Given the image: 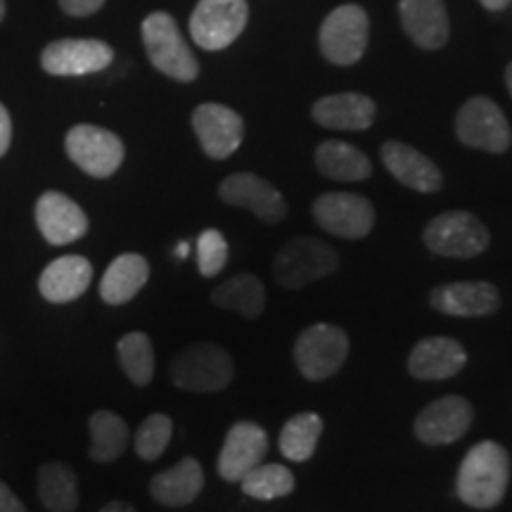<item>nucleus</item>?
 I'll return each mask as SVG.
<instances>
[{
	"mask_svg": "<svg viewBox=\"0 0 512 512\" xmlns=\"http://www.w3.org/2000/svg\"><path fill=\"white\" fill-rule=\"evenodd\" d=\"M211 304L223 311H238L245 318H259L266 309V287L254 273H240L211 292Z\"/></svg>",
	"mask_w": 512,
	"mask_h": 512,
	"instance_id": "obj_28",
	"label": "nucleus"
},
{
	"mask_svg": "<svg viewBox=\"0 0 512 512\" xmlns=\"http://www.w3.org/2000/svg\"><path fill=\"white\" fill-rule=\"evenodd\" d=\"M147 278H150V264L140 254H119L117 259L107 266L100 280V297L110 306H121L131 302L136 294L143 290Z\"/></svg>",
	"mask_w": 512,
	"mask_h": 512,
	"instance_id": "obj_25",
	"label": "nucleus"
},
{
	"mask_svg": "<svg viewBox=\"0 0 512 512\" xmlns=\"http://www.w3.org/2000/svg\"><path fill=\"white\" fill-rule=\"evenodd\" d=\"M143 43L152 67L169 79L190 83L200 74V64L185 38L181 36L176 19L166 12H152L143 22Z\"/></svg>",
	"mask_w": 512,
	"mask_h": 512,
	"instance_id": "obj_3",
	"label": "nucleus"
},
{
	"mask_svg": "<svg viewBox=\"0 0 512 512\" xmlns=\"http://www.w3.org/2000/svg\"><path fill=\"white\" fill-rule=\"evenodd\" d=\"M316 169L330 181L358 183L373 176V164L366 152L344 143V140H325L316 150Z\"/></svg>",
	"mask_w": 512,
	"mask_h": 512,
	"instance_id": "obj_26",
	"label": "nucleus"
},
{
	"mask_svg": "<svg viewBox=\"0 0 512 512\" xmlns=\"http://www.w3.org/2000/svg\"><path fill=\"white\" fill-rule=\"evenodd\" d=\"M349 358V335L339 325L316 323L299 332L294 342V363L309 382L337 375Z\"/></svg>",
	"mask_w": 512,
	"mask_h": 512,
	"instance_id": "obj_5",
	"label": "nucleus"
},
{
	"mask_svg": "<svg viewBox=\"0 0 512 512\" xmlns=\"http://www.w3.org/2000/svg\"><path fill=\"white\" fill-rule=\"evenodd\" d=\"M479 3H482L486 10H503L508 8L510 0H479Z\"/></svg>",
	"mask_w": 512,
	"mask_h": 512,
	"instance_id": "obj_39",
	"label": "nucleus"
},
{
	"mask_svg": "<svg viewBox=\"0 0 512 512\" xmlns=\"http://www.w3.org/2000/svg\"><path fill=\"white\" fill-rule=\"evenodd\" d=\"M169 375L183 392L214 394L233 382L235 363L221 344L197 342L178 351L171 361Z\"/></svg>",
	"mask_w": 512,
	"mask_h": 512,
	"instance_id": "obj_2",
	"label": "nucleus"
},
{
	"mask_svg": "<svg viewBox=\"0 0 512 512\" xmlns=\"http://www.w3.org/2000/svg\"><path fill=\"white\" fill-rule=\"evenodd\" d=\"M93 280V266L86 256L67 254L55 259L46 266V271L38 278V290L43 299L53 304H69L83 297Z\"/></svg>",
	"mask_w": 512,
	"mask_h": 512,
	"instance_id": "obj_22",
	"label": "nucleus"
},
{
	"mask_svg": "<svg viewBox=\"0 0 512 512\" xmlns=\"http://www.w3.org/2000/svg\"><path fill=\"white\" fill-rule=\"evenodd\" d=\"M242 494L256 501H275L294 491V475L280 463H261L240 479Z\"/></svg>",
	"mask_w": 512,
	"mask_h": 512,
	"instance_id": "obj_32",
	"label": "nucleus"
},
{
	"mask_svg": "<svg viewBox=\"0 0 512 512\" xmlns=\"http://www.w3.org/2000/svg\"><path fill=\"white\" fill-rule=\"evenodd\" d=\"M403 31L422 50H439L446 46L451 24H448L444 0H401Z\"/></svg>",
	"mask_w": 512,
	"mask_h": 512,
	"instance_id": "obj_21",
	"label": "nucleus"
},
{
	"mask_svg": "<svg viewBox=\"0 0 512 512\" xmlns=\"http://www.w3.org/2000/svg\"><path fill=\"white\" fill-rule=\"evenodd\" d=\"M204 489V470L200 460L183 458L181 463L159 472L150 479V494L166 508H183L190 505Z\"/></svg>",
	"mask_w": 512,
	"mask_h": 512,
	"instance_id": "obj_24",
	"label": "nucleus"
},
{
	"mask_svg": "<svg viewBox=\"0 0 512 512\" xmlns=\"http://www.w3.org/2000/svg\"><path fill=\"white\" fill-rule=\"evenodd\" d=\"M88 430H91V448H88V458L95 463H114L124 456L128 439L126 420L112 411H95L88 420Z\"/></svg>",
	"mask_w": 512,
	"mask_h": 512,
	"instance_id": "obj_29",
	"label": "nucleus"
},
{
	"mask_svg": "<svg viewBox=\"0 0 512 512\" xmlns=\"http://www.w3.org/2000/svg\"><path fill=\"white\" fill-rule=\"evenodd\" d=\"M380 152L389 174L406 185V188L432 195V192L441 190V185H444V176H441L439 166L430 157L415 150V147L399 143V140H389V143L382 145Z\"/></svg>",
	"mask_w": 512,
	"mask_h": 512,
	"instance_id": "obj_20",
	"label": "nucleus"
},
{
	"mask_svg": "<svg viewBox=\"0 0 512 512\" xmlns=\"http://www.w3.org/2000/svg\"><path fill=\"white\" fill-rule=\"evenodd\" d=\"M114 50L98 38H62L43 50L41 64L53 76H86L107 69Z\"/></svg>",
	"mask_w": 512,
	"mask_h": 512,
	"instance_id": "obj_13",
	"label": "nucleus"
},
{
	"mask_svg": "<svg viewBox=\"0 0 512 512\" xmlns=\"http://www.w3.org/2000/svg\"><path fill=\"white\" fill-rule=\"evenodd\" d=\"M67 155L83 174L93 178H110L124 164V143L117 133L93 124H79L64 140Z\"/></svg>",
	"mask_w": 512,
	"mask_h": 512,
	"instance_id": "obj_9",
	"label": "nucleus"
},
{
	"mask_svg": "<svg viewBox=\"0 0 512 512\" xmlns=\"http://www.w3.org/2000/svg\"><path fill=\"white\" fill-rule=\"evenodd\" d=\"M422 242L437 256L475 259L489 247V228L470 211H444L422 230Z\"/></svg>",
	"mask_w": 512,
	"mask_h": 512,
	"instance_id": "obj_6",
	"label": "nucleus"
},
{
	"mask_svg": "<svg viewBox=\"0 0 512 512\" xmlns=\"http://www.w3.org/2000/svg\"><path fill=\"white\" fill-rule=\"evenodd\" d=\"M430 306L444 316L482 318L501 309V292L484 280L439 285L430 292Z\"/></svg>",
	"mask_w": 512,
	"mask_h": 512,
	"instance_id": "obj_17",
	"label": "nucleus"
},
{
	"mask_svg": "<svg viewBox=\"0 0 512 512\" xmlns=\"http://www.w3.org/2000/svg\"><path fill=\"white\" fill-rule=\"evenodd\" d=\"M465 347L453 337H427L408 356V373L420 382L448 380L465 368Z\"/></svg>",
	"mask_w": 512,
	"mask_h": 512,
	"instance_id": "obj_19",
	"label": "nucleus"
},
{
	"mask_svg": "<svg viewBox=\"0 0 512 512\" xmlns=\"http://www.w3.org/2000/svg\"><path fill=\"white\" fill-rule=\"evenodd\" d=\"M192 128L204 155L211 159H228L245 138V121L240 114L219 102H204L197 107L192 112Z\"/></svg>",
	"mask_w": 512,
	"mask_h": 512,
	"instance_id": "obj_14",
	"label": "nucleus"
},
{
	"mask_svg": "<svg viewBox=\"0 0 512 512\" xmlns=\"http://www.w3.org/2000/svg\"><path fill=\"white\" fill-rule=\"evenodd\" d=\"M456 136L463 145L489 155H503L512 145V128L501 107L491 98L477 95L458 110Z\"/></svg>",
	"mask_w": 512,
	"mask_h": 512,
	"instance_id": "obj_7",
	"label": "nucleus"
},
{
	"mask_svg": "<svg viewBox=\"0 0 512 512\" xmlns=\"http://www.w3.org/2000/svg\"><path fill=\"white\" fill-rule=\"evenodd\" d=\"M178 256H181V259H185V256H188V245H185V242H181V245H178Z\"/></svg>",
	"mask_w": 512,
	"mask_h": 512,
	"instance_id": "obj_41",
	"label": "nucleus"
},
{
	"mask_svg": "<svg viewBox=\"0 0 512 512\" xmlns=\"http://www.w3.org/2000/svg\"><path fill=\"white\" fill-rule=\"evenodd\" d=\"M311 117L332 131H366L377 117V105L368 95L337 93L320 98L311 107Z\"/></svg>",
	"mask_w": 512,
	"mask_h": 512,
	"instance_id": "obj_23",
	"label": "nucleus"
},
{
	"mask_svg": "<svg viewBox=\"0 0 512 512\" xmlns=\"http://www.w3.org/2000/svg\"><path fill=\"white\" fill-rule=\"evenodd\" d=\"M510 484V456L498 441H479L458 467L456 494L467 508L491 510L501 505Z\"/></svg>",
	"mask_w": 512,
	"mask_h": 512,
	"instance_id": "obj_1",
	"label": "nucleus"
},
{
	"mask_svg": "<svg viewBox=\"0 0 512 512\" xmlns=\"http://www.w3.org/2000/svg\"><path fill=\"white\" fill-rule=\"evenodd\" d=\"M36 226L50 245H72L88 233V216L72 197L48 190L36 202Z\"/></svg>",
	"mask_w": 512,
	"mask_h": 512,
	"instance_id": "obj_18",
	"label": "nucleus"
},
{
	"mask_svg": "<svg viewBox=\"0 0 512 512\" xmlns=\"http://www.w3.org/2000/svg\"><path fill=\"white\" fill-rule=\"evenodd\" d=\"M472 420H475V408L465 396H441L418 413L413 432L422 444L448 446L470 432Z\"/></svg>",
	"mask_w": 512,
	"mask_h": 512,
	"instance_id": "obj_12",
	"label": "nucleus"
},
{
	"mask_svg": "<svg viewBox=\"0 0 512 512\" xmlns=\"http://www.w3.org/2000/svg\"><path fill=\"white\" fill-rule=\"evenodd\" d=\"M368 15L358 5H342L325 17L320 27V53L337 67L361 60L368 48Z\"/></svg>",
	"mask_w": 512,
	"mask_h": 512,
	"instance_id": "obj_8",
	"label": "nucleus"
},
{
	"mask_svg": "<svg viewBox=\"0 0 512 512\" xmlns=\"http://www.w3.org/2000/svg\"><path fill=\"white\" fill-rule=\"evenodd\" d=\"M171 434H174V422H171L169 415L152 413L140 422L133 446H136V453L143 460H157L169 446Z\"/></svg>",
	"mask_w": 512,
	"mask_h": 512,
	"instance_id": "obj_33",
	"label": "nucleus"
},
{
	"mask_svg": "<svg viewBox=\"0 0 512 512\" xmlns=\"http://www.w3.org/2000/svg\"><path fill=\"white\" fill-rule=\"evenodd\" d=\"M337 268L339 256L335 249L309 235L290 240L273 259V275L285 290H304L306 285L328 278Z\"/></svg>",
	"mask_w": 512,
	"mask_h": 512,
	"instance_id": "obj_4",
	"label": "nucleus"
},
{
	"mask_svg": "<svg viewBox=\"0 0 512 512\" xmlns=\"http://www.w3.org/2000/svg\"><path fill=\"white\" fill-rule=\"evenodd\" d=\"M0 512H27L24 503L12 494V489L5 482H0Z\"/></svg>",
	"mask_w": 512,
	"mask_h": 512,
	"instance_id": "obj_36",
	"label": "nucleus"
},
{
	"mask_svg": "<svg viewBox=\"0 0 512 512\" xmlns=\"http://www.w3.org/2000/svg\"><path fill=\"white\" fill-rule=\"evenodd\" d=\"M323 434V418L316 413L292 415L280 432V453L292 463H306L316 453L318 439Z\"/></svg>",
	"mask_w": 512,
	"mask_h": 512,
	"instance_id": "obj_30",
	"label": "nucleus"
},
{
	"mask_svg": "<svg viewBox=\"0 0 512 512\" xmlns=\"http://www.w3.org/2000/svg\"><path fill=\"white\" fill-rule=\"evenodd\" d=\"M228 264V242L221 230L207 228L197 238V266L204 278H214Z\"/></svg>",
	"mask_w": 512,
	"mask_h": 512,
	"instance_id": "obj_34",
	"label": "nucleus"
},
{
	"mask_svg": "<svg viewBox=\"0 0 512 512\" xmlns=\"http://www.w3.org/2000/svg\"><path fill=\"white\" fill-rule=\"evenodd\" d=\"M221 200L230 207L252 211L259 221L280 223L287 216V202L280 190L256 174H233L219 185Z\"/></svg>",
	"mask_w": 512,
	"mask_h": 512,
	"instance_id": "obj_16",
	"label": "nucleus"
},
{
	"mask_svg": "<svg viewBox=\"0 0 512 512\" xmlns=\"http://www.w3.org/2000/svg\"><path fill=\"white\" fill-rule=\"evenodd\" d=\"M102 5H105V0H60V8L72 17L95 15Z\"/></svg>",
	"mask_w": 512,
	"mask_h": 512,
	"instance_id": "obj_35",
	"label": "nucleus"
},
{
	"mask_svg": "<svg viewBox=\"0 0 512 512\" xmlns=\"http://www.w3.org/2000/svg\"><path fill=\"white\" fill-rule=\"evenodd\" d=\"M117 354L121 370L136 387H147L155 377V347L145 332H128L119 339Z\"/></svg>",
	"mask_w": 512,
	"mask_h": 512,
	"instance_id": "obj_31",
	"label": "nucleus"
},
{
	"mask_svg": "<svg viewBox=\"0 0 512 512\" xmlns=\"http://www.w3.org/2000/svg\"><path fill=\"white\" fill-rule=\"evenodd\" d=\"M36 489L43 508L50 512H74L79 505V479L67 463L50 460L38 467Z\"/></svg>",
	"mask_w": 512,
	"mask_h": 512,
	"instance_id": "obj_27",
	"label": "nucleus"
},
{
	"mask_svg": "<svg viewBox=\"0 0 512 512\" xmlns=\"http://www.w3.org/2000/svg\"><path fill=\"white\" fill-rule=\"evenodd\" d=\"M10 140H12V119L8 110L0 105V157L10 150Z\"/></svg>",
	"mask_w": 512,
	"mask_h": 512,
	"instance_id": "obj_37",
	"label": "nucleus"
},
{
	"mask_svg": "<svg viewBox=\"0 0 512 512\" xmlns=\"http://www.w3.org/2000/svg\"><path fill=\"white\" fill-rule=\"evenodd\" d=\"M5 17V0H0V22H3Z\"/></svg>",
	"mask_w": 512,
	"mask_h": 512,
	"instance_id": "obj_42",
	"label": "nucleus"
},
{
	"mask_svg": "<svg viewBox=\"0 0 512 512\" xmlns=\"http://www.w3.org/2000/svg\"><path fill=\"white\" fill-rule=\"evenodd\" d=\"M313 219L325 233L337 238H368L375 226V209L370 200L356 192H325L313 202Z\"/></svg>",
	"mask_w": 512,
	"mask_h": 512,
	"instance_id": "obj_11",
	"label": "nucleus"
},
{
	"mask_svg": "<svg viewBox=\"0 0 512 512\" xmlns=\"http://www.w3.org/2000/svg\"><path fill=\"white\" fill-rule=\"evenodd\" d=\"M100 512H138V510L126 501H112V503H107Z\"/></svg>",
	"mask_w": 512,
	"mask_h": 512,
	"instance_id": "obj_38",
	"label": "nucleus"
},
{
	"mask_svg": "<svg viewBox=\"0 0 512 512\" xmlns=\"http://www.w3.org/2000/svg\"><path fill=\"white\" fill-rule=\"evenodd\" d=\"M505 86H508V93L512 98V62L508 64V67H505Z\"/></svg>",
	"mask_w": 512,
	"mask_h": 512,
	"instance_id": "obj_40",
	"label": "nucleus"
},
{
	"mask_svg": "<svg viewBox=\"0 0 512 512\" xmlns=\"http://www.w3.org/2000/svg\"><path fill=\"white\" fill-rule=\"evenodd\" d=\"M247 0H200L190 17V36L204 50H223L247 27Z\"/></svg>",
	"mask_w": 512,
	"mask_h": 512,
	"instance_id": "obj_10",
	"label": "nucleus"
},
{
	"mask_svg": "<svg viewBox=\"0 0 512 512\" xmlns=\"http://www.w3.org/2000/svg\"><path fill=\"white\" fill-rule=\"evenodd\" d=\"M268 453V434L252 420H240L230 427L219 453V475L223 482H240L247 472L264 463Z\"/></svg>",
	"mask_w": 512,
	"mask_h": 512,
	"instance_id": "obj_15",
	"label": "nucleus"
}]
</instances>
